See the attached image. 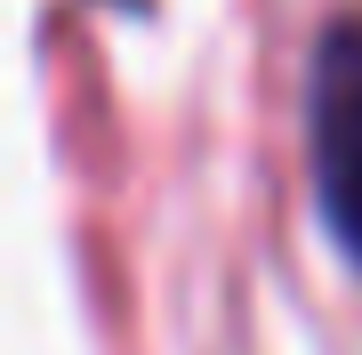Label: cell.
I'll list each match as a JSON object with an SVG mask.
<instances>
[{"instance_id":"cell-1","label":"cell","mask_w":362,"mask_h":355,"mask_svg":"<svg viewBox=\"0 0 362 355\" xmlns=\"http://www.w3.org/2000/svg\"><path fill=\"white\" fill-rule=\"evenodd\" d=\"M306 154H314V202L330 242L362 266V9L314 40L306 65Z\"/></svg>"}]
</instances>
